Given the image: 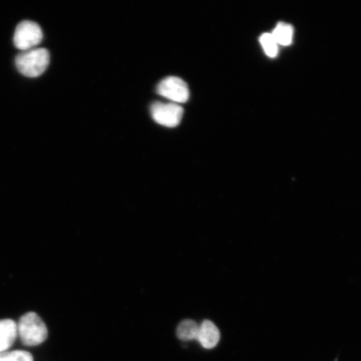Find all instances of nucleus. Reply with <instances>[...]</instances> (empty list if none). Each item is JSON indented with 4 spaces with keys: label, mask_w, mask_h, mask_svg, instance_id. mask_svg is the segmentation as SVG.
<instances>
[{
    "label": "nucleus",
    "mask_w": 361,
    "mask_h": 361,
    "mask_svg": "<svg viewBox=\"0 0 361 361\" xmlns=\"http://www.w3.org/2000/svg\"><path fill=\"white\" fill-rule=\"evenodd\" d=\"M51 56L47 49L35 48L21 51L16 58L18 71L29 78H36L47 71Z\"/></svg>",
    "instance_id": "obj_1"
},
{
    "label": "nucleus",
    "mask_w": 361,
    "mask_h": 361,
    "mask_svg": "<svg viewBox=\"0 0 361 361\" xmlns=\"http://www.w3.org/2000/svg\"><path fill=\"white\" fill-rule=\"evenodd\" d=\"M18 336L26 346H36L47 340L48 336L47 327L42 318L34 312L27 313L22 316L17 324Z\"/></svg>",
    "instance_id": "obj_2"
},
{
    "label": "nucleus",
    "mask_w": 361,
    "mask_h": 361,
    "mask_svg": "<svg viewBox=\"0 0 361 361\" xmlns=\"http://www.w3.org/2000/svg\"><path fill=\"white\" fill-rule=\"evenodd\" d=\"M43 32L38 24L30 20H24L17 25L15 35H13V44L21 51H30L37 48L42 42Z\"/></svg>",
    "instance_id": "obj_3"
},
{
    "label": "nucleus",
    "mask_w": 361,
    "mask_h": 361,
    "mask_svg": "<svg viewBox=\"0 0 361 361\" xmlns=\"http://www.w3.org/2000/svg\"><path fill=\"white\" fill-rule=\"evenodd\" d=\"M151 114L157 123L166 128H175L182 121L183 108L173 102H155L151 106Z\"/></svg>",
    "instance_id": "obj_4"
},
{
    "label": "nucleus",
    "mask_w": 361,
    "mask_h": 361,
    "mask_svg": "<svg viewBox=\"0 0 361 361\" xmlns=\"http://www.w3.org/2000/svg\"><path fill=\"white\" fill-rule=\"evenodd\" d=\"M157 92L160 96L178 105L187 102L190 96L188 84L176 76H169L162 80L157 85Z\"/></svg>",
    "instance_id": "obj_5"
},
{
    "label": "nucleus",
    "mask_w": 361,
    "mask_h": 361,
    "mask_svg": "<svg viewBox=\"0 0 361 361\" xmlns=\"http://www.w3.org/2000/svg\"><path fill=\"white\" fill-rule=\"evenodd\" d=\"M197 340L200 341L203 348H214L220 340V332L218 327L210 320H205L200 326Z\"/></svg>",
    "instance_id": "obj_6"
},
{
    "label": "nucleus",
    "mask_w": 361,
    "mask_h": 361,
    "mask_svg": "<svg viewBox=\"0 0 361 361\" xmlns=\"http://www.w3.org/2000/svg\"><path fill=\"white\" fill-rule=\"evenodd\" d=\"M17 337V324L12 319L0 320V353L10 349Z\"/></svg>",
    "instance_id": "obj_7"
},
{
    "label": "nucleus",
    "mask_w": 361,
    "mask_h": 361,
    "mask_svg": "<svg viewBox=\"0 0 361 361\" xmlns=\"http://www.w3.org/2000/svg\"><path fill=\"white\" fill-rule=\"evenodd\" d=\"M272 35L275 42L283 47H288L293 42V29L290 25L286 23H279L273 31Z\"/></svg>",
    "instance_id": "obj_8"
},
{
    "label": "nucleus",
    "mask_w": 361,
    "mask_h": 361,
    "mask_svg": "<svg viewBox=\"0 0 361 361\" xmlns=\"http://www.w3.org/2000/svg\"><path fill=\"white\" fill-rule=\"evenodd\" d=\"M200 326L193 320L187 319L180 323L177 329V335L183 341L197 340Z\"/></svg>",
    "instance_id": "obj_9"
},
{
    "label": "nucleus",
    "mask_w": 361,
    "mask_h": 361,
    "mask_svg": "<svg viewBox=\"0 0 361 361\" xmlns=\"http://www.w3.org/2000/svg\"><path fill=\"white\" fill-rule=\"evenodd\" d=\"M259 42L263 47L266 55L271 58L277 56L278 54V44L275 42L274 36L271 33H264L260 36Z\"/></svg>",
    "instance_id": "obj_10"
},
{
    "label": "nucleus",
    "mask_w": 361,
    "mask_h": 361,
    "mask_svg": "<svg viewBox=\"0 0 361 361\" xmlns=\"http://www.w3.org/2000/svg\"><path fill=\"white\" fill-rule=\"evenodd\" d=\"M0 361H33V357L24 350L6 351L0 353Z\"/></svg>",
    "instance_id": "obj_11"
}]
</instances>
